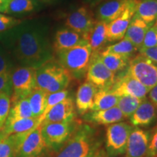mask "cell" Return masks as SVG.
<instances>
[{"mask_svg": "<svg viewBox=\"0 0 157 157\" xmlns=\"http://www.w3.org/2000/svg\"><path fill=\"white\" fill-rule=\"evenodd\" d=\"M39 126H40L39 118L31 117L18 119L12 122L5 124L2 129L0 130V135L3 136H9L13 134L28 132L34 130Z\"/></svg>", "mask_w": 157, "mask_h": 157, "instance_id": "603a6c76", "label": "cell"}, {"mask_svg": "<svg viewBox=\"0 0 157 157\" xmlns=\"http://www.w3.org/2000/svg\"><path fill=\"white\" fill-rule=\"evenodd\" d=\"M33 117L32 111L29 98H25L11 103V107L5 124L12 122L18 119Z\"/></svg>", "mask_w": 157, "mask_h": 157, "instance_id": "4316f807", "label": "cell"}, {"mask_svg": "<svg viewBox=\"0 0 157 157\" xmlns=\"http://www.w3.org/2000/svg\"><path fill=\"white\" fill-rule=\"evenodd\" d=\"M34 8L32 0H8L5 14H23L32 11Z\"/></svg>", "mask_w": 157, "mask_h": 157, "instance_id": "f1b7e54d", "label": "cell"}, {"mask_svg": "<svg viewBox=\"0 0 157 157\" xmlns=\"http://www.w3.org/2000/svg\"><path fill=\"white\" fill-rule=\"evenodd\" d=\"M142 101L131 95H121L119 98L117 106L125 118H130Z\"/></svg>", "mask_w": 157, "mask_h": 157, "instance_id": "f546056e", "label": "cell"}, {"mask_svg": "<svg viewBox=\"0 0 157 157\" xmlns=\"http://www.w3.org/2000/svg\"><path fill=\"white\" fill-rule=\"evenodd\" d=\"M68 95V91L67 90H63L60 91L56 92V93L48 94L47 96V101H46V105H45V109L43 114L39 117V122L42 123V121L44 119L45 116L48 113L50 110L54 107L55 105L60 103L66 99Z\"/></svg>", "mask_w": 157, "mask_h": 157, "instance_id": "1f68e13d", "label": "cell"}, {"mask_svg": "<svg viewBox=\"0 0 157 157\" xmlns=\"http://www.w3.org/2000/svg\"><path fill=\"white\" fill-rule=\"evenodd\" d=\"M13 94L10 74H0V95Z\"/></svg>", "mask_w": 157, "mask_h": 157, "instance_id": "8d00e7d4", "label": "cell"}, {"mask_svg": "<svg viewBox=\"0 0 157 157\" xmlns=\"http://www.w3.org/2000/svg\"><path fill=\"white\" fill-rule=\"evenodd\" d=\"M94 15L86 6L78 7L66 17V25L70 29L83 36L95 23Z\"/></svg>", "mask_w": 157, "mask_h": 157, "instance_id": "7c38bea8", "label": "cell"}, {"mask_svg": "<svg viewBox=\"0 0 157 157\" xmlns=\"http://www.w3.org/2000/svg\"><path fill=\"white\" fill-rule=\"evenodd\" d=\"M78 125L76 121L42 124L41 132L47 148L58 150L65 145Z\"/></svg>", "mask_w": 157, "mask_h": 157, "instance_id": "5b68a950", "label": "cell"}, {"mask_svg": "<svg viewBox=\"0 0 157 157\" xmlns=\"http://www.w3.org/2000/svg\"><path fill=\"white\" fill-rule=\"evenodd\" d=\"M137 50L138 49L134 46L132 42L127 39L123 38L121 39L120 42L107 47L104 51L130 58Z\"/></svg>", "mask_w": 157, "mask_h": 157, "instance_id": "4dcf8cb0", "label": "cell"}, {"mask_svg": "<svg viewBox=\"0 0 157 157\" xmlns=\"http://www.w3.org/2000/svg\"><path fill=\"white\" fill-rule=\"evenodd\" d=\"M84 120L98 125H110L119 122L125 119L121 110L117 106L103 111H93L84 115Z\"/></svg>", "mask_w": 157, "mask_h": 157, "instance_id": "d6986e66", "label": "cell"}, {"mask_svg": "<svg viewBox=\"0 0 157 157\" xmlns=\"http://www.w3.org/2000/svg\"><path fill=\"white\" fill-rule=\"evenodd\" d=\"M110 90L119 97L121 95H131L142 101L146 99V95L150 91L127 71L117 79L116 78L115 82Z\"/></svg>", "mask_w": 157, "mask_h": 157, "instance_id": "30bf717a", "label": "cell"}, {"mask_svg": "<svg viewBox=\"0 0 157 157\" xmlns=\"http://www.w3.org/2000/svg\"><path fill=\"white\" fill-rule=\"evenodd\" d=\"M21 23V21L15 17L0 13V33L9 30Z\"/></svg>", "mask_w": 157, "mask_h": 157, "instance_id": "d590c367", "label": "cell"}, {"mask_svg": "<svg viewBox=\"0 0 157 157\" xmlns=\"http://www.w3.org/2000/svg\"><path fill=\"white\" fill-rule=\"evenodd\" d=\"M134 16L151 25L157 18V0L139 2Z\"/></svg>", "mask_w": 157, "mask_h": 157, "instance_id": "484cf974", "label": "cell"}, {"mask_svg": "<svg viewBox=\"0 0 157 157\" xmlns=\"http://www.w3.org/2000/svg\"><path fill=\"white\" fill-rule=\"evenodd\" d=\"M0 43L20 66L37 69L54 59L48 27L38 21L21 22L0 33Z\"/></svg>", "mask_w": 157, "mask_h": 157, "instance_id": "6da1fadb", "label": "cell"}, {"mask_svg": "<svg viewBox=\"0 0 157 157\" xmlns=\"http://www.w3.org/2000/svg\"><path fill=\"white\" fill-rule=\"evenodd\" d=\"M139 0H133L124 13L117 19L113 20L108 25L107 39L109 42L121 40L124 37L129 23L136 11Z\"/></svg>", "mask_w": 157, "mask_h": 157, "instance_id": "8fae6325", "label": "cell"}, {"mask_svg": "<svg viewBox=\"0 0 157 157\" xmlns=\"http://www.w3.org/2000/svg\"><path fill=\"white\" fill-rule=\"evenodd\" d=\"M138 50L140 55L146 57L157 64V46L148 48H140Z\"/></svg>", "mask_w": 157, "mask_h": 157, "instance_id": "ab89813d", "label": "cell"}, {"mask_svg": "<svg viewBox=\"0 0 157 157\" xmlns=\"http://www.w3.org/2000/svg\"><path fill=\"white\" fill-rule=\"evenodd\" d=\"M151 27V25L144 22L143 20L133 16L124 38L132 42L139 50L142 46L145 35Z\"/></svg>", "mask_w": 157, "mask_h": 157, "instance_id": "7402d4cb", "label": "cell"}, {"mask_svg": "<svg viewBox=\"0 0 157 157\" xmlns=\"http://www.w3.org/2000/svg\"><path fill=\"white\" fill-rule=\"evenodd\" d=\"M146 157H157V125L151 133L148 152Z\"/></svg>", "mask_w": 157, "mask_h": 157, "instance_id": "f35d334b", "label": "cell"}, {"mask_svg": "<svg viewBox=\"0 0 157 157\" xmlns=\"http://www.w3.org/2000/svg\"><path fill=\"white\" fill-rule=\"evenodd\" d=\"M7 3H8V0H0V13H5Z\"/></svg>", "mask_w": 157, "mask_h": 157, "instance_id": "b9f144b4", "label": "cell"}, {"mask_svg": "<svg viewBox=\"0 0 157 157\" xmlns=\"http://www.w3.org/2000/svg\"><path fill=\"white\" fill-rule=\"evenodd\" d=\"M132 2L133 0H102L97 10L98 21L109 23L120 16Z\"/></svg>", "mask_w": 157, "mask_h": 157, "instance_id": "2e32d148", "label": "cell"}, {"mask_svg": "<svg viewBox=\"0 0 157 157\" xmlns=\"http://www.w3.org/2000/svg\"><path fill=\"white\" fill-rule=\"evenodd\" d=\"M71 79L69 72L54 59L36 69V88L48 94L66 90Z\"/></svg>", "mask_w": 157, "mask_h": 157, "instance_id": "3957f363", "label": "cell"}, {"mask_svg": "<svg viewBox=\"0 0 157 157\" xmlns=\"http://www.w3.org/2000/svg\"><path fill=\"white\" fill-rule=\"evenodd\" d=\"M56 53L58 63L69 72L72 78H81L86 75L93 54L87 43Z\"/></svg>", "mask_w": 157, "mask_h": 157, "instance_id": "277c9868", "label": "cell"}, {"mask_svg": "<svg viewBox=\"0 0 157 157\" xmlns=\"http://www.w3.org/2000/svg\"><path fill=\"white\" fill-rule=\"evenodd\" d=\"M127 71L151 90L157 85V64L139 54L129 60Z\"/></svg>", "mask_w": 157, "mask_h": 157, "instance_id": "52a82bcc", "label": "cell"}, {"mask_svg": "<svg viewBox=\"0 0 157 157\" xmlns=\"http://www.w3.org/2000/svg\"><path fill=\"white\" fill-rule=\"evenodd\" d=\"M157 46V31L151 26L145 35L140 48H148Z\"/></svg>", "mask_w": 157, "mask_h": 157, "instance_id": "74e56055", "label": "cell"}, {"mask_svg": "<svg viewBox=\"0 0 157 157\" xmlns=\"http://www.w3.org/2000/svg\"><path fill=\"white\" fill-rule=\"evenodd\" d=\"M108 25L109 23L104 21H96L93 26L82 36L90 45L93 53L98 52L108 41Z\"/></svg>", "mask_w": 157, "mask_h": 157, "instance_id": "ffe728a7", "label": "cell"}, {"mask_svg": "<svg viewBox=\"0 0 157 157\" xmlns=\"http://www.w3.org/2000/svg\"><path fill=\"white\" fill-rule=\"evenodd\" d=\"M132 129L130 124L121 121L108 126L105 146L110 156L115 157L124 154L128 137Z\"/></svg>", "mask_w": 157, "mask_h": 157, "instance_id": "ba28073f", "label": "cell"}, {"mask_svg": "<svg viewBox=\"0 0 157 157\" xmlns=\"http://www.w3.org/2000/svg\"><path fill=\"white\" fill-rule=\"evenodd\" d=\"M87 43L83 36L76 31L71 29H60L55 36L53 50L57 52Z\"/></svg>", "mask_w": 157, "mask_h": 157, "instance_id": "44dd1931", "label": "cell"}, {"mask_svg": "<svg viewBox=\"0 0 157 157\" xmlns=\"http://www.w3.org/2000/svg\"><path fill=\"white\" fill-rule=\"evenodd\" d=\"M85 76L86 81L93 84L98 89H110L116 80V73L104 66L98 58V52L92 54Z\"/></svg>", "mask_w": 157, "mask_h": 157, "instance_id": "9c48e42d", "label": "cell"}, {"mask_svg": "<svg viewBox=\"0 0 157 157\" xmlns=\"http://www.w3.org/2000/svg\"><path fill=\"white\" fill-rule=\"evenodd\" d=\"M0 157H15L14 145L10 135H0Z\"/></svg>", "mask_w": 157, "mask_h": 157, "instance_id": "e575fe53", "label": "cell"}, {"mask_svg": "<svg viewBox=\"0 0 157 157\" xmlns=\"http://www.w3.org/2000/svg\"><path fill=\"white\" fill-rule=\"evenodd\" d=\"M153 27H154V28L157 31V18L156 19V21H154V24L153 25Z\"/></svg>", "mask_w": 157, "mask_h": 157, "instance_id": "7bdbcfd3", "label": "cell"}, {"mask_svg": "<svg viewBox=\"0 0 157 157\" xmlns=\"http://www.w3.org/2000/svg\"><path fill=\"white\" fill-rule=\"evenodd\" d=\"M119 97L110 89H98L92 111H103L117 106Z\"/></svg>", "mask_w": 157, "mask_h": 157, "instance_id": "cb8c5ba5", "label": "cell"}, {"mask_svg": "<svg viewBox=\"0 0 157 157\" xmlns=\"http://www.w3.org/2000/svg\"><path fill=\"white\" fill-rule=\"evenodd\" d=\"M98 90L95 85L87 81L78 87L76 92L75 105L79 114H86L92 111L94 98Z\"/></svg>", "mask_w": 157, "mask_h": 157, "instance_id": "ac0fdd59", "label": "cell"}, {"mask_svg": "<svg viewBox=\"0 0 157 157\" xmlns=\"http://www.w3.org/2000/svg\"><path fill=\"white\" fill-rule=\"evenodd\" d=\"M98 58L105 67L114 73L124 69L130 60L128 57L108 52L104 50L98 54Z\"/></svg>", "mask_w": 157, "mask_h": 157, "instance_id": "d4e9b609", "label": "cell"}, {"mask_svg": "<svg viewBox=\"0 0 157 157\" xmlns=\"http://www.w3.org/2000/svg\"><path fill=\"white\" fill-rule=\"evenodd\" d=\"M15 68L13 58L0 43V74H11Z\"/></svg>", "mask_w": 157, "mask_h": 157, "instance_id": "d6a6232c", "label": "cell"}, {"mask_svg": "<svg viewBox=\"0 0 157 157\" xmlns=\"http://www.w3.org/2000/svg\"><path fill=\"white\" fill-rule=\"evenodd\" d=\"M139 1H140V2H142V1H146V0H139Z\"/></svg>", "mask_w": 157, "mask_h": 157, "instance_id": "ee69618b", "label": "cell"}, {"mask_svg": "<svg viewBox=\"0 0 157 157\" xmlns=\"http://www.w3.org/2000/svg\"><path fill=\"white\" fill-rule=\"evenodd\" d=\"M149 101L155 105L157 109V85L153 87L151 90L149 91Z\"/></svg>", "mask_w": 157, "mask_h": 157, "instance_id": "60d3db41", "label": "cell"}, {"mask_svg": "<svg viewBox=\"0 0 157 157\" xmlns=\"http://www.w3.org/2000/svg\"><path fill=\"white\" fill-rule=\"evenodd\" d=\"M75 117L74 100L72 98L67 97L50 110L43 119L41 124L50 122H70L74 121Z\"/></svg>", "mask_w": 157, "mask_h": 157, "instance_id": "9a60e30c", "label": "cell"}, {"mask_svg": "<svg viewBox=\"0 0 157 157\" xmlns=\"http://www.w3.org/2000/svg\"><path fill=\"white\" fill-rule=\"evenodd\" d=\"M150 137L148 131L140 127L133 128L127 140L125 157H146Z\"/></svg>", "mask_w": 157, "mask_h": 157, "instance_id": "4fadbf2b", "label": "cell"}, {"mask_svg": "<svg viewBox=\"0 0 157 157\" xmlns=\"http://www.w3.org/2000/svg\"><path fill=\"white\" fill-rule=\"evenodd\" d=\"M11 107V96L0 95V130L2 129L8 117Z\"/></svg>", "mask_w": 157, "mask_h": 157, "instance_id": "836d02e7", "label": "cell"}, {"mask_svg": "<svg viewBox=\"0 0 157 157\" xmlns=\"http://www.w3.org/2000/svg\"><path fill=\"white\" fill-rule=\"evenodd\" d=\"M101 142L95 129L88 124H79L56 157H94Z\"/></svg>", "mask_w": 157, "mask_h": 157, "instance_id": "7a4b0ae2", "label": "cell"}, {"mask_svg": "<svg viewBox=\"0 0 157 157\" xmlns=\"http://www.w3.org/2000/svg\"><path fill=\"white\" fill-rule=\"evenodd\" d=\"M13 94L11 103L28 98L36 88V69L25 66L15 68L10 74Z\"/></svg>", "mask_w": 157, "mask_h": 157, "instance_id": "8992f818", "label": "cell"}, {"mask_svg": "<svg viewBox=\"0 0 157 157\" xmlns=\"http://www.w3.org/2000/svg\"><path fill=\"white\" fill-rule=\"evenodd\" d=\"M130 123L136 127H147L153 124L157 119V109L148 99L141 102L130 118Z\"/></svg>", "mask_w": 157, "mask_h": 157, "instance_id": "e0dca14e", "label": "cell"}, {"mask_svg": "<svg viewBox=\"0 0 157 157\" xmlns=\"http://www.w3.org/2000/svg\"><path fill=\"white\" fill-rule=\"evenodd\" d=\"M47 148L39 126L25 137L16 152L15 157H38Z\"/></svg>", "mask_w": 157, "mask_h": 157, "instance_id": "5bb4252c", "label": "cell"}, {"mask_svg": "<svg viewBox=\"0 0 157 157\" xmlns=\"http://www.w3.org/2000/svg\"><path fill=\"white\" fill-rule=\"evenodd\" d=\"M48 93L43 90L35 88L28 97L32 111L33 117L39 118L43 114L46 105Z\"/></svg>", "mask_w": 157, "mask_h": 157, "instance_id": "83f0119b", "label": "cell"}]
</instances>
